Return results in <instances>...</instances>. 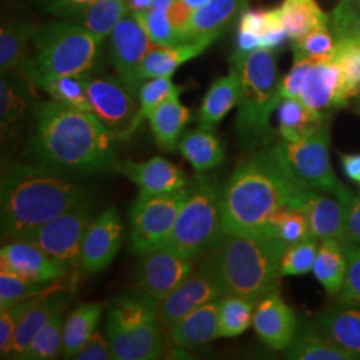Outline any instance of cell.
Segmentation results:
<instances>
[{"instance_id": "obj_42", "label": "cell", "mask_w": 360, "mask_h": 360, "mask_svg": "<svg viewBox=\"0 0 360 360\" xmlns=\"http://www.w3.org/2000/svg\"><path fill=\"white\" fill-rule=\"evenodd\" d=\"M336 44L338 39L334 28L327 19L322 26L294 40V59H309L312 62L328 60L334 55Z\"/></svg>"}, {"instance_id": "obj_59", "label": "cell", "mask_w": 360, "mask_h": 360, "mask_svg": "<svg viewBox=\"0 0 360 360\" xmlns=\"http://www.w3.org/2000/svg\"><path fill=\"white\" fill-rule=\"evenodd\" d=\"M358 96H359V102H358V108H359V111H360V94H359V95H358Z\"/></svg>"}, {"instance_id": "obj_41", "label": "cell", "mask_w": 360, "mask_h": 360, "mask_svg": "<svg viewBox=\"0 0 360 360\" xmlns=\"http://www.w3.org/2000/svg\"><path fill=\"white\" fill-rule=\"evenodd\" d=\"M87 74L56 77L49 82L43 90L51 96L52 101L58 103L80 111L92 112V105L87 92Z\"/></svg>"}, {"instance_id": "obj_45", "label": "cell", "mask_w": 360, "mask_h": 360, "mask_svg": "<svg viewBox=\"0 0 360 360\" xmlns=\"http://www.w3.org/2000/svg\"><path fill=\"white\" fill-rule=\"evenodd\" d=\"M172 77H153L144 80L139 89V119L141 122L144 117L154 111L156 107H159L163 102H166L168 98L180 92L179 87H176L172 83Z\"/></svg>"}, {"instance_id": "obj_5", "label": "cell", "mask_w": 360, "mask_h": 360, "mask_svg": "<svg viewBox=\"0 0 360 360\" xmlns=\"http://www.w3.org/2000/svg\"><path fill=\"white\" fill-rule=\"evenodd\" d=\"M231 68L240 82L236 134L242 147L257 150L274 139L271 115L283 101L279 92L276 56L270 49L238 51L232 55Z\"/></svg>"}, {"instance_id": "obj_11", "label": "cell", "mask_w": 360, "mask_h": 360, "mask_svg": "<svg viewBox=\"0 0 360 360\" xmlns=\"http://www.w3.org/2000/svg\"><path fill=\"white\" fill-rule=\"evenodd\" d=\"M87 92L92 114L103 123L117 142L127 141L142 124L139 92L119 77L87 74Z\"/></svg>"}, {"instance_id": "obj_34", "label": "cell", "mask_w": 360, "mask_h": 360, "mask_svg": "<svg viewBox=\"0 0 360 360\" xmlns=\"http://www.w3.org/2000/svg\"><path fill=\"white\" fill-rule=\"evenodd\" d=\"M37 26L13 20L3 22L0 30V71L1 75L18 74L30 51Z\"/></svg>"}, {"instance_id": "obj_29", "label": "cell", "mask_w": 360, "mask_h": 360, "mask_svg": "<svg viewBox=\"0 0 360 360\" xmlns=\"http://www.w3.org/2000/svg\"><path fill=\"white\" fill-rule=\"evenodd\" d=\"M178 150L196 172L218 167L226 158L224 147L214 129L205 127L184 131L178 142Z\"/></svg>"}, {"instance_id": "obj_7", "label": "cell", "mask_w": 360, "mask_h": 360, "mask_svg": "<svg viewBox=\"0 0 360 360\" xmlns=\"http://www.w3.org/2000/svg\"><path fill=\"white\" fill-rule=\"evenodd\" d=\"M158 300L142 291L116 297L107 311L105 336L116 360H154L165 354Z\"/></svg>"}, {"instance_id": "obj_27", "label": "cell", "mask_w": 360, "mask_h": 360, "mask_svg": "<svg viewBox=\"0 0 360 360\" xmlns=\"http://www.w3.org/2000/svg\"><path fill=\"white\" fill-rule=\"evenodd\" d=\"M315 327L336 346L360 359V309L335 304L323 311Z\"/></svg>"}, {"instance_id": "obj_32", "label": "cell", "mask_w": 360, "mask_h": 360, "mask_svg": "<svg viewBox=\"0 0 360 360\" xmlns=\"http://www.w3.org/2000/svg\"><path fill=\"white\" fill-rule=\"evenodd\" d=\"M279 134L287 142L309 138L327 123V115L303 103L299 98L283 99L279 104Z\"/></svg>"}, {"instance_id": "obj_50", "label": "cell", "mask_w": 360, "mask_h": 360, "mask_svg": "<svg viewBox=\"0 0 360 360\" xmlns=\"http://www.w3.org/2000/svg\"><path fill=\"white\" fill-rule=\"evenodd\" d=\"M335 196L343 207L347 245L360 247V198L352 196L345 187H342V190Z\"/></svg>"}, {"instance_id": "obj_19", "label": "cell", "mask_w": 360, "mask_h": 360, "mask_svg": "<svg viewBox=\"0 0 360 360\" xmlns=\"http://www.w3.org/2000/svg\"><path fill=\"white\" fill-rule=\"evenodd\" d=\"M115 169L136 184L139 193L160 195L175 193L191 184V180L178 166L162 156H154L146 162H120Z\"/></svg>"}, {"instance_id": "obj_16", "label": "cell", "mask_w": 360, "mask_h": 360, "mask_svg": "<svg viewBox=\"0 0 360 360\" xmlns=\"http://www.w3.org/2000/svg\"><path fill=\"white\" fill-rule=\"evenodd\" d=\"M155 47L141 20L132 13H127L110 35V51L116 74L136 92L142 86L139 68Z\"/></svg>"}, {"instance_id": "obj_44", "label": "cell", "mask_w": 360, "mask_h": 360, "mask_svg": "<svg viewBox=\"0 0 360 360\" xmlns=\"http://www.w3.org/2000/svg\"><path fill=\"white\" fill-rule=\"evenodd\" d=\"M318 251V239L314 236L287 245L281 260V276L303 275L312 271Z\"/></svg>"}, {"instance_id": "obj_17", "label": "cell", "mask_w": 360, "mask_h": 360, "mask_svg": "<svg viewBox=\"0 0 360 360\" xmlns=\"http://www.w3.org/2000/svg\"><path fill=\"white\" fill-rule=\"evenodd\" d=\"M0 270L34 282L63 281L71 274L40 247L23 239L10 240L1 247Z\"/></svg>"}, {"instance_id": "obj_56", "label": "cell", "mask_w": 360, "mask_h": 360, "mask_svg": "<svg viewBox=\"0 0 360 360\" xmlns=\"http://www.w3.org/2000/svg\"><path fill=\"white\" fill-rule=\"evenodd\" d=\"M154 0H127L129 13H146L151 10Z\"/></svg>"}, {"instance_id": "obj_2", "label": "cell", "mask_w": 360, "mask_h": 360, "mask_svg": "<svg viewBox=\"0 0 360 360\" xmlns=\"http://www.w3.org/2000/svg\"><path fill=\"white\" fill-rule=\"evenodd\" d=\"M115 136L95 114L55 101L35 107L28 155L65 172H95L115 167Z\"/></svg>"}, {"instance_id": "obj_6", "label": "cell", "mask_w": 360, "mask_h": 360, "mask_svg": "<svg viewBox=\"0 0 360 360\" xmlns=\"http://www.w3.org/2000/svg\"><path fill=\"white\" fill-rule=\"evenodd\" d=\"M103 40L70 20L38 26L18 75L41 89L56 77L87 74L96 63Z\"/></svg>"}, {"instance_id": "obj_28", "label": "cell", "mask_w": 360, "mask_h": 360, "mask_svg": "<svg viewBox=\"0 0 360 360\" xmlns=\"http://www.w3.org/2000/svg\"><path fill=\"white\" fill-rule=\"evenodd\" d=\"M179 95L178 92L168 98L147 117L155 142L163 151L168 153L178 148L183 129L191 119V112L181 104Z\"/></svg>"}, {"instance_id": "obj_52", "label": "cell", "mask_w": 360, "mask_h": 360, "mask_svg": "<svg viewBox=\"0 0 360 360\" xmlns=\"http://www.w3.org/2000/svg\"><path fill=\"white\" fill-rule=\"evenodd\" d=\"M74 359L79 360H111L114 359L112 351L108 345L107 336L101 331H95L91 335L89 340L83 345V347L77 351Z\"/></svg>"}, {"instance_id": "obj_49", "label": "cell", "mask_w": 360, "mask_h": 360, "mask_svg": "<svg viewBox=\"0 0 360 360\" xmlns=\"http://www.w3.org/2000/svg\"><path fill=\"white\" fill-rule=\"evenodd\" d=\"M41 297H44V296L27 299V300H22V302L11 304L8 307L0 309V352H1L3 358L6 356V354L8 351L15 330L20 322V319L23 318V315L28 309H31L35 303H38Z\"/></svg>"}, {"instance_id": "obj_12", "label": "cell", "mask_w": 360, "mask_h": 360, "mask_svg": "<svg viewBox=\"0 0 360 360\" xmlns=\"http://www.w3.org/2000/svg\"><path fill=\"white\" fill-rule=\"evenodd\" d=\"M94 219V205L90 199L52 219L22 239L40 247L70 272L82 270V245Z\"/></svg>"}, {"instance_id": "obj_24", "label": "cell", "mask_w": 360, "mask_h": 360, "mask_svg": "<svg viewBox=\"0 0 360 360\" xmlns=\"http://www.w3.org/2000/svg\"><path fill=\"white\" fill-rule=\"evenodd\" d=\"M71 303V296L65 291H59L51 295L44 296L27 311L18 324L11 345L4 358H13L25 351L34 338L47 326L53 316L65 312Z\"/></svg>"}, {"instance_id": "obj_53", "label": "cell", "mask_w": 360, "mask_h": 360, "mask_svg": "<svg viewBox=\"0 0 360 360\" xmlns=\"http://www.w3.org/2000/svg\"><path fill=\"white\" fill-rule=\"evenodd\" d=\"M43 13H50L58 18H65L68 13L91 4L96 0H31Z\"/></svg>"}, {"instance_id": "obj_20", "label": "cell", "mask_w": 360, "mask_h": 360, "mask_svg": "<svg viewBox=\"0 0 360 360\" xmlns=\"http://www.w3.org/2000/svg\"><path fill=\"white\" fill-rule=\"evenodd\" d=\"M257 336L274 349H287L297 333L295 312L279 296L271 292L259 300L254 314Z\"/></svg>"}, {"instance_id": "obj_39", "label": "cell", "mask_w": 360, "mask_h": 360, "mask_svg": "<svg viewBox=\"0 0 360 360\" xmlns=\"http://www.w3.org/2000/svg\"><path fill=\"white\" fill-rule=\"evenodd\" d=\"M63 281L34 282L10 272L0 271V309L8 307L27 299L51 295L55 292L68 290L63 285Z\"/></svg>"}, {"instance_id": "obj_10", "label": "cell", "mask_w": 360, "mask_h": 360, "mask_svg": "<svg viewBox=\"0 0 360 360\" xmlns=\"http://www.w3.org/2000/svg\"><path fill=\"white\" fill-rule=\"evenodd\" d=\"M193 181L186 188L160 195L139 193L131 207V248L143 255L167 243L184 202L193 191Z\"/></svg>"}, {"instance_id": "obj_18", "label": "cell", "mask_w": 360, "mask_h": 360, "mask_svg": "<svg viewBox=\"0 0 360 360\" xmlns=\"http://www.w3.org/2000/svg\"><path fill=\"white\" fill-rule=\"evenodd\" d=\"M122 233L123 226L115 208H108L94 219L82 245V270L87 274L104 270L115 259Z\"/></svg>"}, {"instance_id": "obj_4", "label": "cell", "mask_w": 360, "mask_h": 360, "mask_svg": "<svg viewBox=\"0 0 360 360\" xmlns=\"http://www.w3.org/2000/svg\"><path fill=\"white\" fill-rule=\"evenodd\" d=\"M287 245L269 235L227 233L208 252L224 295H238L257 303L278 291L281 260Z\"/></svg>"}, {"instance_id": "obj_35", "label": "cell", "mask_w": 360, "mask_h": 360, "mask_svg": "<svg viewBox=\"0 0 360 360\" xmlns=\"http://www.w3.org/2000/svg\"><path fill=\"white\" fill-rule=\"evenodd\" d=\"M104 307L99 303H84L72 309L63 327V356L75 358L77 351L98 328Z\"/></svg>"}, {"instance_id": "obj_8", "label": "cell", "mask_w": 360, "mask_h": 360, "mask_svg": "<svg viewBox=\"0 0 360 360\" xmlns=\"http://www.w3.org/2000/svg\"><path fill=\"white\" fill-rule=\"evenodd\" d=\"M221 193L223 187L217 180L198 172L193 191L181 207L165 245L193 259L208 254L224 232Z\"/></svg>"}, {"instance_id": "obj_1", "label": "cell", "mask_w": 360, "mask_h": 360, "mask_svg": "<svg viewBox=\"0 0 360 360\" xmlns=\"http://www.w3.org/2000/svg\"><path fill=\"white\" fill-rule=\"evenodd\" d=\"M309 190L291 178L272 147L264 148L238 166L223 186V231L278 238L274 220L285 208L299 210Z\"/></svg>"}, {"instance_id": "obj_3", "label": "cell", "mask_w": 360, "mask_h": 360, "mask_svg": "<svg viewBox=\"0 0 360 360\" xmlns=\"http://www.w3.org/2000/svg\"><path fill=\"white\" fill-rule=\"evenodd\" d=\"M62 169L13 163L1 175V236L22 239L65 211L91 199L90 188Z\"/></svg>"}, {"instance_id": "obj_57", "label": "cell", "mask_w": 360, "mask_h": 360, "mask_svg": "<svg viewBox=\"0 0 360 360\" xmlns=\"http://www.w3.org/2000/svg\"><path fill=\"white\" fill-rule=\"evenodd\" d=\"M172 3H174V0H154L153 6H151V10L167 13L169 7L172 6Z\"/></svg>"}, {"instance_id": "obj_55", "label": "cell", "mask_w": 360, "mask_h": 360, "mask_svg": "<svg viewBox=\"0 0 360 360\" xmlns=\"http://www.w3.org/2000/svg\"><path fill=\"white\" fill-rule=\"evenodd\" d=\"M342 166L349 179L360 183V155L342 154Z\"/></svg>"}, {"instance_id": "obj_54", "label": "cell", "mask_w": 360, "mask_h": 360, "mask_svg": "<svg viewBox=\"0 0 360 360\" xmlns=\"http://www.w3.org/2000/svg\"><path fill=\"white\" fill-rule=\"evenodd\" d=\"M257 49H262V39L260 35L251 31H245L239 28L238 34V51H254Z\"/></svg>"}, {"instance_id": "obj_51", "label": "cell", "mask_w": 360, "mask_h": 360, "mask_svg": "<svg viewBox=\"0 0 360 360\" xmlns=\"http://www.w3.org/2000/svg\"><path fill=\"white\" fill-rule=\"evenodd\" d=\"M314 63L315 62L309 59H294V65L291 67V70L279 82V92L282 99L299 98L304 79L307 77V72Z\"/></svg>"}, {"instance_id": "obj_30", "label": "cell", "mask_w": 360, "mask_h": 360, "mask_svg": "<svg viewBox=\"0 0 360 360\" xmlns=\"http://www.w3.org/2000/svg\"><path fill=\"white\" fill-rule=\"evenodd\" d=\"M240 82L235 70L230 68L229 75L220 77L207 91L199 110V127L212 129L224 116L239 104Z\"/></svg>"}, {"instance_id": "obj_40", "label": "cell", "mask_w": 360, "mask_h": 360, "mask_svg": "<svg viewBox=\"0 0 360 360\" xmlns=\"http://www.w3.org/2000/svg\"><path fill=\"white\" fill-rule=\"evenodd\" d=\"M255 303L238 295L219 297V336L235 338L243 334L254 323Z\"/></svg>"}, {"instance_id": "obj_47", "label": "cell", "mask_w": 360, "mask_h": 360, "mask_svg": "<svg viewBox=\"0 0 360 360\" xmlns=\"http://www.w3.org/2000/svg\"><path fill=\"white\" fill-rule=\"evenodd\" d=\"M275 233L285 245H294L307 239L311 235L309 219L300 210L285 208L274 220Z\"/></svg>"}, {"instance_id": "obj_36", "label": "cell", "mask_w": 360, "mask_h": 360, "mask_svg": "<svg viewBox=\"0 0 360 360\" xmlns=\"http://www.w3.org/2000/svg\"><path fill=\"white\" fill-rule=\"evenodd\" d=\"M287 358L295 360H354L346 349L336 346L315 326L303 327L287 348Z\"/></svg>"}, {"instance_id": "obj_46", "label": "cell", "mask_w": 360, "mask_h": 360, "mask_svg": "<svg viewBox=\"0 0 360 360\" xmlns=\"http://www.w3.org/2000/svg\"><path fill=\"white\" fill-rule=\"evenodd\" d=\"M132 13L141 20L156 47H171L183 43L178 31L169 22L167 13L150 10L146 13Z\"/></svg>"}, {"instance_id": "obj_37", "label": "cell", "mask_w": 360, "mask_h": 360, "mask_svg": "<svg viewBox=\"0 0 360 360\" xmlns=\"http://www.w3.org/2000/svg\"><path fill=\"white\" fill-rule=\"evenodd\" d=\"M312 271L328 295H338L347 272L345 245L334 239L322 240Z\"/></svg>"}, {"instance_id": "obj_23", "label": "cell", "mask_w": 360, "mask_h": 360, "mask_svg": "<svg viewBox=\"0 0 360 360\" xmlns=\"http://www.w3.org/2000/svg\"><path fill=\"white\" fill-rule=\"evenodd\" d=\"M247 0H208L193 11L183 34L184 41L203 38L218 39L245 11Z\"/></svg>"}, {"instance_id": "obj_48", "label": "cell", "mask_w": 360, "mask_h": 360, "mask_svg": "<svg viewBox=\"0 0 360 360\" xmlns=\"http://www.w3.org/2000/svg\"><path fill=\"white\" fill-rule=\"evenodd\" d=\"M345 248L347 255V272L345 283L336 295L335 304L360 309V247L347 245Z\"/></svg>"}, {"instance_id": "obj_31", "label": "cell", "mask_w": 360, "mask_h": 360, "mask_svg": "<svg viewBox=\"0 0 360 360\" xmlns=\"http://www.w3.org/2000/svg\"><path fill=\"white\" fill-rule=\"evenodd\" d=\"M129 13L127 0H96L68 13L63 19L77 23L104 41Z\"/></svg>"}, {"instance_id": "obj_38", "label": "cell", "mask_w": 360, "mask_h": 360, "mask_svg": "<svg viewBox=\"0 0 360 360\" xmlns=\"http://www.w3.org/2000/svg\"><path fill=\"white\" fill-rule=\"evenodd\" d=\"M279 10L287 37L294 40L322 26L328 19L315 0H283Z\"/></svg>"}, {"instance_id": "obj_21", "label": "cell", "mask_w": 360, "mask_h": 360, "mask_svg": "<svg viewBox=\"0 0 360 360\" xmlns=\"http://www.w3.org/2000/svg\"><path fill=\"white\" fill-rule=\"evenodd\" d=\"M299 99L309 108L326 114L331 110L345 107L342 94V77L333 59L315 62L311 65Z\"/></svg>"}, {"instance_id": "obj_26", "label": "cell", "mask_w": 360, "mask_h": 360, "mask_svg": "<svg viewBox=\"0 0 360 360\" xmlns=\"http://www.w3.org/2000/svg\"><path fill=\"white\" fill-rule=\"evenodd\" d=\"M215 40V38H203L171 47H155L144 58L139 68L141 82L143 83L153 77H172L180 65L199 56Z\"/></svg>"}, {"instance_id": "obj_25", "label": "cell", "mask_w": 360, "mask_h": 360, "mask_svg": "<svg viewBox=\"0 0 360 360\" xmlns=\"http://www.w3.org/2000/svg\"><path fill=\"white\" fill-rule=\"evenodd\" d=\"M219 299L186 315L171 327L169 339L175 347H200L214 342L219 336Z\"/></svg>"}, {"instance_id": "obj_15", "label": "cell", "mask_w": 360, "mask_h": 360, "mask_svg": "<svg viewBox=\"0 0 360 360\" xmlns=\"http://www.w3.org/2000/svg\"><path fill=\"white\" fill-rule=\"evenodd\" d=\"M141 257L135 282L139 291L156 300L174 291L193 272L196 262V259L186 257L166 245Z\"/></svg>"}, {"instance_id": "obj_43", "label": "cell", "mask_w": 360, "mask_h": 360, "mask_svg": "<svg viewBox=\"0 0 360 360\" xmlns=\"http://www.w3.org/2000/svg\"><path fill=\"white\" fill-rule=\"evenodd\" d=\"M65 312L53 316L47 326L39 333L30 346L16 355L15 359L49 360L58 356L63 348V327Z\"/></svg>"}, {"instance_id": "obj_9", "label": "cell", "mask_w": 360, "mask_h": 360, "mask_svg": "<svg viewBox=\"0 0 360 360\" xmlns=\"http://www.w3.org/2000/svg\"><path fill=\"white\" fill-rule=\"evenodd\" d=\"M275 154L297 184L319 193L336 195L342 184L330 163V124L296 142L282 141L274 147Z\"/></svg>"}, {"instance_id": "obj_33", "label": "cell", "mask_w": 360, "mask_h": 360, "mask_svg": "<svg viewBox=\"0 0 360 360\" xmlns=\"http://www.w3.org/2000/svg\"><path fill=\"white\" fill-rule=\"evenodd\" d=\"M31 86L18 74L1 75L0 80V129L1 141L13 136L26 114Z\"/></svg>"}, {"instance_id": "obj_22", "label": "cell", "mask_w": 360, "mask_h": 360, "mask_svg": "<svg viewBox=\"0 0 360 360\" xmlns=\"http://www.w3.org/2000/svg\"><path fill=\"white\" fill-rule=\"evenodd\" d=\"M299 210L309 219L311 235L318 240L334 239L347 245L346 223L340 202L322 196L319 191L309 190L303 198Z\"/></svg>"}, {"instance_id": "obj_58", "label": "cell", "mask_w": 360, "mask_h": 360, "mask_svg": "<svg viewBox=\"0 0 360 360\" xmlns=\"http://www.w3.org/2000/svg\"><path fill=\"white\" fill-rule=\"evenodd\" d=\"M183 1H184L191 10L196 11V10H199L200 7H203L208 0H183Z\"/></svg>"}, {"instance_id": "obj_14", "label": "cell", "mask_w": 360, "mask_h": 360, "mask_svg": "<svg viewBox=\"0 0 360 360\" xmlns=\"http://www.w3.org/2000/svg\"><path fill=\"white\" fill-rule=\"evenodd\" d=\"M328 22L338 39L331 59L340 71L342 94L348 103L360 94V19L352 4L343 0L328 15Z\"/></svg>"}, {"instance_id": "obj_13", "label": "cell", "mask_w": 360, "mask_h": 360, "mask_svg": "<svg viewBox=\"0 0 360 360\" xmlns=\"http://www.w3.org/2000/svg\"><path fill=\"white\" fill-rule=\"evenodd\" d=\"M223 295L224 290L218 275L205 259L174 291L158 300L159 322L169 330L190 312Z\"/></svg>"}]
</instances>
